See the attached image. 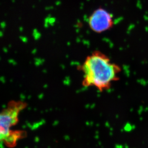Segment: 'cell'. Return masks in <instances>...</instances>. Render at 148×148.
Returning a JSON list of instances; mask_svg holds the SVG:
<instances>
[{
    "mask_svg": "<svg viewBox=\"0 0 148 148\" xmlns=\"http://www.w3.org/2000/svg\"><path fill=\"white\" fill-rule=\"evenodd\" d=\"M88 25L94 32L102 33L111 29L113 18L109 12L103 8L95 10L88 18Z\"/></svg>",
    "mask_w": 148,
    "mask_h": 148,
    "instance_id": "3",
    "label": "cell"
},
{
    "mask_svg": "<svg viewBox=\"0 0 148 148\" xmlns=\"http://www.w3.org/2000/svg\"><path fill=\"white\" fill-rule=\"evenodd\" d=\"M27 104L21 101H11L1 111L0 116L1 141L9 148L16 146L18 140L25 137V133L22 130H12L19 121V116L25 109Z\"/></svg>",
    "mask_w": 148,
    "mask_h": 148,
    "instance_id": "2",
    "label": "cell"
},
{
    "mask_svg": "<svg viewBox=\"0 0 148 148\" xmlns=\"http://www.w3.org/2000/svg\"><path fill=\"white\" fill-rule=\"evenodd\" d=\"M79 69L83 74L82 85L94 87L101 92L109 89L112 84L119 80L121 71L118 65L97 50L86 58Z\"/></svg>",
    "mask_w": 148,
    "mask_h": 148,
    "instance_id": "1",
    "label": "cell"
}]
</instances>
